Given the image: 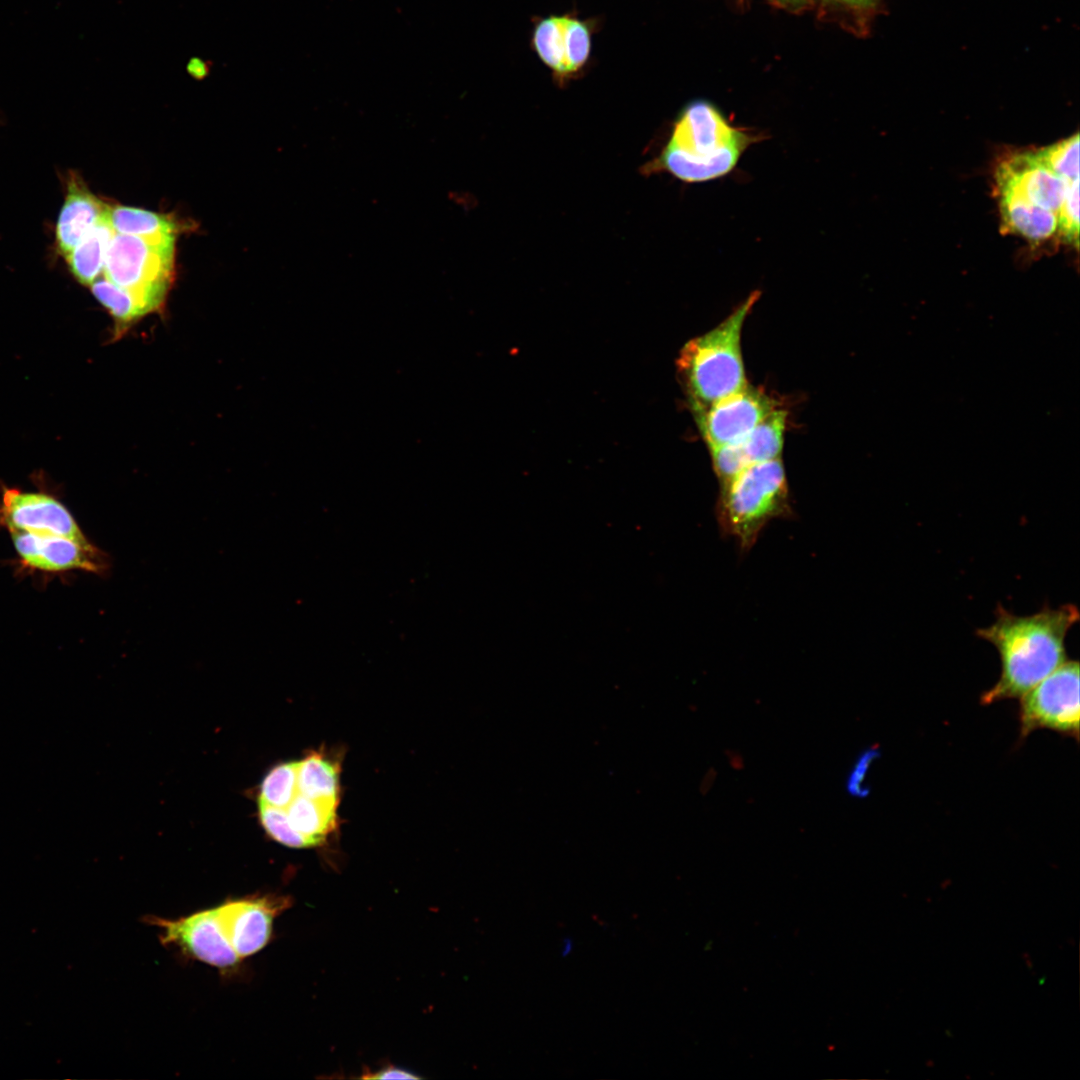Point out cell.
<instances>
[{
	"instance_id": "cell-1",
	"label": "cell",
	"mask_w": 1080,
	"mask_h": 1080,
	"mask_svg": "<svg viewBox=\"0 0 1080 1080\" xmlns=\"http://www.w3.org/2000/svg\"><path fill=\"white\" fill-rule=\"evenodd\" d=\"M1078 619L1073 604L1026 616L998 606L995 621L976 631L996 648L1001 663L1000 677L981 695V704L1019 699L1067 661L1066 636Z\"/></svg>"
},
{
	"instance_id": "cell-2",
	"label": "cell",
	"mask_w": 1080,
	"mask_h": 1080,
	"mask_svg": "<svg viewBox=\"0 0 1080 1080\" xmlns=\"http://www.w3.org/2000/svg\"><path fill=\"white\" fill-rule=\"evenodd\" d=\"M765 137L732 125L712 102L697 99L682 108L666 144L642 170L669 173L690 184L708 182L731 173L746 150Z\"/></svg>"
},
{
	"instance_id": "cell-3",
	"label": "cell",
	"mask_w": 1080,
	"mask_h": 1080,
	"mask_svg": "<svg viewBox=\"0 0 1080 1080\" xmlns=\"http://www.w3.org/2000/svg\"><path fill=\"white\" fill-rule=\"evenodd\" d=\"M759 296V291H753L723 322L691 339L681 349L678 370L694 410L747 385L740 336L742 325Z\"/></svg>"
},
{
	"instance_id": "cell-4",
	"label": "cell",
	"mask_w": 1080,
	"mask_h": 1080,
	"mask_svg": "<svg viewBox=\"0 0 1080 1080\" xmlns=\"http://www.w3.org/2000/svg\"><path fill=\"white\" fill-rule=\"evenodd\" d=\"M786 475L779 458L751 464L721 483L716 516L722 532L747 552L767 523L791 516Z\"/></svg>"
},
{
	"instance_id": "cell-5",
	"label": "cell",
	"mask_w": 1080,
	"mask_h": 1080,
	"mask_svg": "<svg viewBox=\"0 0 1080 1080\" xmlns=\"http://www.w3.org/2000/svg\"><path fill=\"white\" fill-rule=\"evenodd\" d=\"M176 236L140 237L115 233L104 275L134 294L150 313L163 306L175 273Z\"/></svg>"
},
{
	"instance_id": "cell-6",
	"label": "cell",
	"mask_w": 1080,
	"mask_h": 1080,
	"mask_svg": "<svg viewBox=\"0 0 1080 1080\" xmlns=\"http://www.w3.org/2000/svg\"><path fill=\"white\" fill-rule=\"evenodd\" d=\"M1019 705V738L1047 729L1079 740V663L1067 660L1024 694Z\"/></svg>"
},
{
	"instance_id": "cell-7",
	"label": "cell",
	"mask_w": 1080,
	"mask_h": 1080,
	"mask_svg": "<svg viewBox=\"0 0 1080 1080\" xmlns=\"http://www.w3.org/2000/svg\"><path fill=\"white\" fill-rule=\"evenodd\" d=\"M777 403L760 389L749 386L708 406L695 410L696 420L709 448L746 436L776 409Z\"/></svg>"
},
{
	"instance_id": "cell-8",
	"label": "cell",
	"mask_w": 1080,
	"mask_h": 1080,
	"mask_svg": "<svg viewBox=\"0 0 1080 1080\" xmlns=\"http://www.w3.org/2000/svg\"><path fill=\"white\" fill-rule=\"evenodd\" d=\"M0 524L8 531L62 536L92 545L64 504L42 492L5 488L0 499Z\"/></svg>"
},
{
	"instance_id": "cell-9",
	"label": "cell",
	"mask_w": 1080,
	"mask_h": 1080,
	"mask_svg": "<svg viewBox=\"0 0 1080 1080\" xmlns=\"http://www.w3.org/2000/svg\"><path fill=\"white\" fill-rule=\"evenodd\" d=\"M163 930L162 942L177 944L196 959L217 968H228L240 959L221 924L217 907L176 920L151 917Z\"/></svg>"
},
{
	"instance_id": "cell-10",
	"label": "cell",
	"mask_w": 1080,
	"mask_h": 1080,
	"mask_svg": "<svg viewBox=\"0 0 1080 1080\" xmlns=\"http://www.w3.org/2000/svg\"><path fill=\"white\" fill-rule=\"evenodd\" d=\"M290 905L289 897L262 896L231 900L217 907L225 934L240 960L266 946L274 919Z\"/></svg>"
},
{
	"instance_id": "cell-11",
	"label": "cell",
	"mask_w": 1080,
	"mask_h": 1080,
	"mask_svg": "<svg viewBox=\"0 0 1080 1080\" xmlns=\"http://www.w3.org/2000/svg\"><path fill=\"white\" fill-rule=\"evenodd\" d=\"M14 548L23 564L46 572L84 570L103 574L108 569L105 554L96 546L72 539L9 531Z\"/></svg>"
},
{
	"instance_id": "cell-12",
	"label": "cell",
	"mask_w": 1080,
	"mask_h": 1080,
	"mask_svg": "<svg viewBox=\"0 0 1080 1080\" xmlns=\"http://www.w3.org/2000/svg\"><path fill=\"white\" fill-rule=\"evenodd\" d=\"M995 179L998 191L1013 193L1055 213L1071 184L1051 171L1035 151L1018 152L1000 162Z\"/></svg>"
},
{
	"instance_id": "cell-13",
	"label": "cell",
	"mask_w": 1080,
	"mask_h": 1080,
	"mask_svg": "<svg viewBox=\"0 0 1080 1080\" xmlns=\"http://www.w3.org/2000/svg\"><path fill=\"white\" fill-rule=\"evenodd\" d=\"M785 424L786 412L776 408L743 438L711 448L713 467L720 482L751 464L779 458Z\"/></svg>"
},
{
	"instance_id": "cell-14",
	"label": "cell",
	"mask_w": 1080,
	"mask_h": 1080,
	"mask_svg": "<svg viewBox=\"0 0 1080 1080\" xmlns=\"http://www.w3.org/2000/svg\"><path fill=\"white\" fill-rule=\"evenodd\" d=\"M109 206L91 193L76 176L70 177L56 224L58 250L66 256L107 214Z\"/></svg>"
},
{
	"instance_id": "cell-15",
	"label": "cell",
	"mask_w": 1080,
	"mask_h": 1080,
	"mask_svg": "<svg viewBox=\"0 0 1080 1080\" xmlns=\"http://www.w3.org/2000/svg\"><path fill=\"white\" fill-rule=\"evenodd\" d=\"M1002 226L1027 240L1040 242L1057 233V213L1007 191H998Z\"/></svg>"
},
{
	"instance_id": "cell-16",
	"label": "cell",
	"mask_w": 1080,
	"mask_h": 1080,
	"mask_svg": "<svg viewBox=\"0 0 1080 1080\" xmlns=\"http://www.w3.org/2000/svg\"><path fill=\"white\" fill-rule=\"evenodd\" d=\"M114 235L115 231L110 224L107 212L65 256L72 274L80 283L91 285L99 278Z\"/></svg>"
},
{
	"instance_id": "cell-17",
	"label": "cell",
	"mask_w": 1080,
	"mask_h": 1080,
	"mask_svg": "<svg viewBox=\"0 0 1080 1080\" xmlns=\"http://www.w3.org/2000/svg\"><path fill=\"white\" fill-rule=\"evenodd\" d=\"M337 806L338 802L312 799L298 793L285 810L293 827L316 847L336 829Z\"/></svg>"
},
{
	"instance_id": "cell-18",
	"label": "cell",
	"mask_w": 1080,
	"mask_h": 1080,
	"mask_svg": "<svg viewBox=\"0 0 1080 1080\" xmlns=\"http://www.w3.org/2000/svg\"><path fill=\"white\" fill-rule=\"evenodd\" d=\"M339 770L336 760L311 752L298 762V793L318 800L338 802Z\"/></svg>"
},
{
	"instance_id": "cell-19",
	"label": "cell",
	"mask_w": 1080,
	"mask_h": 1080,
	"mask_svg": "<svg viewBox=\"0 0 1080 1080\" xmlns=\"http://www.w3.org/2000/svg\"><path fill=\"white\" fill-rule=\"evenodd\" d=\"M108 218L119 234L155 238L176 236L183 229V224L172 216L134 207L109 206Z\"/></svg>"
},
{
	"instance_id": "cell-20",
	"label": "cell",
	"mask_w": 1080,
	"mask_h": 1080,
	"mask_svg": "<svg viewBox=\"0 0 1080 1080\" xmlns=\"http://www.w3.org/2000/svg\"><path fill=\"white\" fill-rule=\"evenodd\" d=\"M90 286L96 299L108 310L115 321L116 336L121 335L130 324L150 313L134 294L106 277L97 278Z\"/></svg>"
},
{
	"instance_id": "cell-21",
	"label": "cell",
	"mask_w": 1080,
	"mask_h": 1080,
	"mask_svg": "<svg viewBox=\"0 0 1080 1080\" xmlns=\"http://www.w3.org/2000/svg\"><path fill=\"white\" fill-rule=\"evenodd\" d=\"M298 762H285L273 767L263 779L258 803L286 809L298 794Z\"/></svg>"
},
{
	"instance_id": "cell-22",
	"label": "cell",
	"mask_w": 1080,
	"mask_h": 1080,
	"mask_svg": "<svg viewBox=\"0 0 1080 1080\" xmlns=\"http://www.w3.org/2000/svg\"><path fill=\"white\" fill-rule=\"evenodd\" d=\"M533 45L542 62L559 76H565L563 16H549L533 32Z\"/></svg>"
},
{
	"instance_id": "cell-23",
	"label": "cell",
	"mask_w": 1080,
	"mask_h": 1080,
	"mask_svg": "<svg viewBox=\"0 0 1080 1080\" xmlns=\"http://www.w3.org/2000/svg\"><path fill=\"white\" fill-rule=\"evenodd\" d=\"M1038 158L1067 183L1079 180V135L1075 133L1035 151Z\"/></svg>"
},
{
	"instance_id": "cell-24",
	"label": "cell",
	"mask_w": 1080,
	"mask_h": 1080,
	"mask_svg": "<svg viewBox=\"0 0 1080 1080\" xmlns=\"http://www.w3.org/2000/svg\"><path fill=\"white\" fill-rule=\"evenodd\" d=\"M564 70L565 76L579 71L587 62L591 51V32L584 21L563 16Z\"/></svg>"
},
{
	"instance_id": "cell-25",
	"label": "cell",
	"mask_w": 1080,
	"mask_h": 1080,
	"mask_svg": "<svg viewBox=\"0 0 1080 1080\" xmlns=\"http://www.w3.org/2000/svg\"><path fill=\"white\" fill-rule=\"evenodd\" d=\"M259 819L266 833L276 842L291 848L313 847L291 824L286 810L258 803Z\"/></svg>"
},
{
	"instance_id": "cell-26",
	"label": "cell",
	"mask_w": 1080,
	"mask_h": 1080,
	"mask_svg": "<svg viewBox=\"0 0 1080 1080\" xmlns=\"http://www.w3.org/2000/svg\"><path fill=\"white\" fill-rule=\"evenodd\" d=\"M1057 232L1065 242L1078 248L1079 243V180L1067 186L1062 205L1057 212Z\"/></svg>"
},
{
	"instance_id": "cell-27",
	"label": "cell",
	"mask_w": 1080,
	"mask_h": 1080,
	"mask_svg": "<svg viewBox=\"0 0 1080 1080\" xmlns=\"http://www.w3.org/2000/svg\"><path fill=\"white\" fill-rule=\"evenodd\" d=\"M873 756L874 751L867 750L862 753V755L855 762V765L853 766L851 772L848 774L846 780V790L850 795L855 797H863L867 793V791L862 787V785L870 762L873 759Z\"/></svg>"
},
{
	"instance_id": "cell-28",
	"label": "cell",
	"mask_w": 1080,
	"mask_h": 1080,
	"mask_svg": "<svg viewBox=\"0 0 1080 1080\" xmlns=\"http://www.w3.org/2000/svg\"><path fill=\"white\" fill-rule=\"evenodd\" d=\"M862 18L878 12L885 0H833Z\"/></svg>"
},
{
	"instance_id": "cell-29",
	"label": "cell",
	"mask_w": 1080,
	"mask_h": 1080,
	"mask_svg": "<svg viewBox=\"0 0 1080 1080\" xmlns=\"http://www.w3.org/2000/svg\"><path fill=\"white\" fill-rule=\"evenodd\" d=\"M363 1078H369V1079H415V1078H419V1077L417 1075H415V1074L410 1073L407 1070L400 1069V1068H395V1067L390 1066V1067L383 1068V1069L375 1071V1072H370V1073L364 1075Z\"/></svg>"
},
{
	"instance_id": "cell-30",
	"label": "cell",
	"mask_w": 1080,
	"mask_h": 1080,
	"mask_svg": "<svg viewBox=\"0 0 1080 1080\" xmlns=\"http://www.w3.org/2000/svg\"><path fill=\"white\" fill-rule=\"evenodd\" d=\"M778 6L791 10H800L808 5L809 0H768Z\"/></svg>"
},
{
	"instance_id": "cell-31",
	"label": "cell",
	"mask_w": 1080,
	"mask_h": 1080,
	"mask_svg": "<svg viewBox=\"0 0 1080 1080\" xmlns=\"http://www.w3.org/2000/svg\"><path fill=\"white\" fill-rule=\"evenodd\" d=\"M188 70L193 76L200 78L203 77L207 72L206 65L199 60L197 62L193 60L189 64Z\"/></svg>"
},
{
	"instance_id": "cell-32",
	"label": "cell",
	"mask_w": 1080,
	"mask_h": 1080,
	"mask_svg": "<svg viewBox=\"0 0 1080 1080\" xmlns=\"http://www.w3.org/2000/svg\"><path fill=\"white\" fill-rule=\"evenodd\" d=\"M573 944H574L573 939L571 937H569V936H566V937H564L562 939V947H561L560 954H561V956L563 958L570 955V953L573 950V946H574Z\"/></svg>"
}]
</instances>
